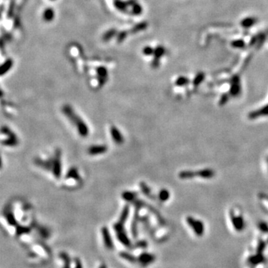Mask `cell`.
Segmentation results:
<instances>
[{"instance_id": "obj_4", "label": "cell", "mask_w": 268, "mask_h": 268, "mask_svg": "<svg viewBox=\"0 0 268 268\" xmlns=\"http://www.w3.org/2000/svg\"><path fill=\"white\" fill-rule=\"evenodd\" d=\"M2 144L7 148H15L19 145V138L9 127L2 126L1 134Z\"/></svg>"}, {"instance_id": "obj_14", "label": "cell", "mask_w": 268, "mask_h": 268, "mask_svg": "<svg viewBox=\"0 0 268 268\" xmlns=\"http://www.w3.org/2000/svg\"><path fill=\"white\" fill-rule=\"evenodd\" d=\"M165 53H166V49H165L164 47H162V46H158V47H157L154 49V53H153L154 59L160 61V59L164 55Z\"/></svg>"}, {"instance_id": "obj_22", "label": "cell", "mask_w": 268, "mask_h": 268, "mask_svg": "<svg viewBox=\"0 0 268 268\" xmlns=\"http://www.w3.org/2000/svg\"><path fill=\"white\" fill-rule=\"evenodd\" d=\"M142 8L139 4H135L133 6V13L136 15H139L142 13Z\"/></svg>"}, {"instance_id": "obj_16", "label": "cell", "mask_w": 268, "mask_h": 268, "mask_svg": "<svg viewBox=\"0 0 268 268\" xmlns=\"http://www.w3.org/2000/svg\"><path fill=\"white\" fill-rule=\"evenodd\" d=\"M170 198V193L167 189H162L160 192H159V198L162 201H166L169 199Z\"/></svg>"}, {"instance_id": "obj_24", "label": "cell", "mask_w": 268, "mask_h": 268, "mask_svg": "<svg viewBox=\"0 0 268 268\" xmlns=\"http://www.w3.org/2000/svg\"><path fill=\"white\" fill-rule=\"evenodd\" d=\"M259 228L261 229L263 232H267L268 231V226L267 225L265 224V223H261V224H259Z\"/></svg>"}, {"instance_id": "obj_5", "label": "cell", "mask_w": 268, "mask_h": 268, "mask_svg": "<svg viewBox=\"0 0 268 268\" xmlns=\"http://www.w3.org/2000/svg\"><path fill=\"white\" fill-rule=\"evenodd\" d=\"M109 134H110V138H111L112 141L117 145H121L124 144L125 142V136L121 130H119V127H117L116 125H111L109 129Z\"/></svg>"}, {"instance_id": "obj_2", "label": "cell", "mask_w": 268, "mask_h": 268, "mask_svg": "<svg viewBox=\"0 0 268 268\" xmlns=\"http://www.w3.org/2000/svg\"><path fill=\"white\" fill-rule=\"evenodd\" d=\"M62 113L75 129L77 134L81 138H87L89 134V128L83 118L77 112L72 106L65 104L62 107Z\"/></svg>"}, {"instance_id": "obj_21", "label": "cell", "mask_w": 268, "mask_h": 268, "mask_svg": "<svg viewBox=\"0 0 268 268\" xmlns=\"http://www.w3.org/2000/svg\"><path fill=\"white\" fill-rule=\"evenodd\" d=\"M142 52H143L144 54L146 56H151L153 55V53H154V50L151 47H150V46H146V47L143 48Z\"/></svg>"}, {"instance_id": "obj_19", "label": "cell", "mask_w": 268, "mask_h": 268, "mask_svg": "<svg viewBox=\"0 0 268 268\" xmlns=\"http://www.w3.org/2000/svg\"><path fill=\"white\" fill-rule=\"evenodd\" d=\"M250 263L252 265H258V264L261 263V261H263V256H252L250 258Z\"/></svg>"}, {"instance_id": "obj_17", "label": "cell", "mask_w": 268, "mask_h": 268, "mask_svg": "<svg viewBox=\"0 0 268 268\" xmlns=\"http://www.w3.org/2000/svg\"><path fill=\"white\" fill-rule=\"evenodd\" d=\"M189 80L185 77H179L175 81V84L178 87H183L189 84Z\"/></svg>"}, {"instance_id": "obj_7", "label": "cell", "mask_w": 268, "mask_h": 268, "mask_svg": "<svg viewBox=\"0 0 268 268\" xmlns=\"http://www.w3.org/2000/svg\"><path fill=\"white\" fill-rule=\"evenodd\" d=\"M187 223L192 228L197 235L200 236L203 235L204 232V225L202 221L196 220V219L193 218L192 217H187Z\"/></svg>"}, {"instance_id": "obj_26", "label": "cell", "mask_w": 268, "mask_h": 268, "mask_svg": "<svg viewBox=\"0 0 268 268\" xmlns=\"http://www.w3.org/2000/svg\"><path fill=\"white\" fill-rule=\"evenodd\" d=\"M265 243L264 242L260 243L259 245H258V252H261V251H263V249H264V247H265Z\"/></svg>"}, {"instance_id": "obj_9", "label": "cell", "mask_w": 268, "mask_h": 268, "mask_svg": "<svg viewBox=\"0 0 268 268\" xmlns=\"http://www.w3.org/2000/svg\"><path fill=\"white\" fill-rule=\"evenodd\" d=\"M194 172V177H198L203 179H211L214 177L215 175V172L210 168H205V169H200L197 171Z\"/></svg>"}, {"instance_id": "obj_13", "label": "cell", "mask_w": 268, "mask_h": 268, "mask_svg": "<svg viewBox=\"0 0 268 268\" xmlns=\"http://www.w3.org/2000/svg\"><path fill=\"white\" fill-rule=\"evenodd\" d=\"M12 65H13V61H11V59H8L7 61H5V63L2 65V67H1L2 75H3L4 74H5V73L8 72V71L10 70V69L12 67Z\"/></svg>"}, {"instance_id": "obj_18", "label": "cell", "mask_w": 268, "mask_h": 268, "mask_svg": "<svg viewBox=\"0 0 268 268\" xmlns=\"http://www.w3.org/2000/svg\"><path fill=\"white\" fill-rule=\"evenodd\" d=\"M204 78H205V75L203 74V73L200 72L198 73V75H197V76L195 77V78H194V80H193V84H194L195 87H198L199 84H200L202 81L204 80Z\"/></svg>"}, {"instance_id": "obj_8", "label": "cell", "mask_w": 268, "mask_h": 268, "mask_svg": "<svg viewBox=\"0 0 268 268\" xmlns=\"http://www.w3.org/2000/svg\"><path fill=\"white\" fill-rule=\"evenodd\" d=\"M230 217H231L232 223L233 224L234 227L238 231H241L244 228V221L241 216H235L233 211L230 212Z\"/></svg>"}, {"instance_id": "obj_25", "label": "cell", "mask_w": 268, "mask_h": 268, "mask_svg": "<svg viewBox=\"0 0 268 268\" xmlns=\"http://www.w3.org/2000/svg\"><path fill=\"white\" fill-rule=\"evenodd\" d=\"M114 33H115V31H108V32H107L105 35H104V38H105L106 40H109V39L111 38L112 35H114Z\"/></svg>"}, {"instance_id": "obj_10", "label": "cell", "mask_w": 268, "mask_h": 268, "mask_svg": "<svg viewBox=\"0 0 268 268\" xmlns=\"http://www.w3.org/2000/svg\"><path fill=\"white\" fill-rule=\"evenodd\" d=\"M241 92V85H240L239 77L234 76L232 78V84L230 88V94L232 96H236Z\"/></svg>"}, {"instance_id": "obj_1", "label": "cell", "mask_w": 268, "mask_h": 268, "mask_svg": "<svg viewBox=\"0 0 268 268\" xmlns=\"http://www.w3.org/2000/svg\"><path fill=\"white\" fill-rule=\"evenodd\" d=\"M34 162L37 168L51 174L55 179H61L63 173L62 151L61 149H55L53 154L51 156L37 157L34 159Z\"/></svg>"}, {"instance_id": "obj_11", "label": "cell", "mask_w": 268, "mask_h": 268, "mask_svg": "<svg viewBox=\"0 0 268 268\" xmlns=\"http://www.w3.org/2000/svg\"><path fill=\"white\" fill-rule=\"evenodd\" d=\"M266 116H268V104L263 107L261 109H258V110H256V111L250 112V113L249 114V118L251 119H256V118Z\"/></svg>"}, {"instance_id": "obj_3", "label": "cell", "mask_w": 268, "mask_h": 268, "mask_svg": "<svg viewBox=\"0 0 268 268\" xmlns=\"http://www.w3.org/2000/svg\"><path fill=\"white\" fill-rule=\"evenodd\" d=\"M83 183V179L78 168L71 167L66 171L64 179H63V185L67 189H77L78 185H81Z\"/></svg>"}, {"instance_id": "obj_15", "label": "cell", "mask_w": 268, "mask_h": 268, "mask_svg": "<svg viewBox=\"0 0 268 268\" xmlns=\"http://www.w3.org/2000/svg\"><path fill=\"white\" fill-rule=\"evenodd\" d=\"M54 16V13L52 9L51 8H47L46 9L43 13V18L46 21L50 22L53 20Z\"/></svg>"}, {"instance_id": "obj_6", "label": "cell", "mask_w": 268, "mask_h": 268, "mask_svg": "<svg viewBox=\"0 0 268 268\" xmlns=\"http://www.w3.org/2000/svg\"><path fill=\"white\" fill-rule=\"evenodd\" d=\"M108 151V147L104 144H95L88 148L87 153L91 157L102 156Z\"/></svg>"}, {"instance_id": "obj_20", "label": "cell", "mask_w": 268, "mask_h": 268, "mask_svg": "<svg viewBox=\"0 0 268 268\" xmlns=\"http://www.w3.org/2000/svg\"><path fill=\"white\" fill-rule=\"evenodd\" d=\"M232 46L236 48H243L245 46V43L242 40H236L232 43Z\"/></svg>"}, {"instance_id": "obj_12", "label": "cell", "mask_w": 268, "mask_h": 268, "mask_svg": "<svg viewBox=\"0 0 268 268\" xmlns=\"http://www.w3.org/2000/svg\"><path fill=\"white\" fill-rule=\"evenodd\" d=\"M256 22V19L254 17H247L243 19L242 21L241 22V25L243 28L245 29H249V28L252 27Z\"/></svg>"}, {"instance_id": "obj_23", "label": "cell", "mask_w": 268, "mask_h": 268, "mask_svg": "<svg viewBox=\"0 0 268 268\" xmlns=\"http://www.w3.org/2000/svg\"><path fill=\"white\" fill-rule=\"evenodd\" d=\"M124 4L125 3H124L123 2L120 1V0H118V1H116L115 2V5L119 10H123V9H125V7H126V6H124Z\"/></svg>"}, {"instance_id": "obj_27", "label": "cell", "mask_w": 268, "mask_h": 268, "mask_svg": "<svg viewBox=\"0 0 268 268\" xmlns=\"http://www.w3.org/2000/svg\"><path fill=\"white\" fill-rule=\"evenodd\" d=\"M52 1H54V0H52Z\"/></svg>"}]
</instances>
